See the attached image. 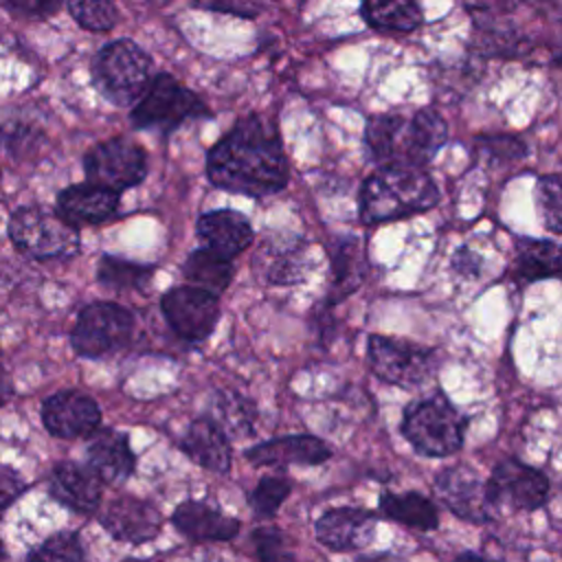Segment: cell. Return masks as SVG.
Here are the masks:
<instances>
[{
    "label": "cell",
    "instance_id": "obj_1",
    "mask_svg": "<svg viewBox=\"0 0 562 562\" xmlns=\"http://www.w3.org/2000/svg\"><path fill=\"white\" fill-rule=\"evenodd\" d=\"M209 180L226 191L263 198L288 184L290 169L277 127L250 114L211 147L206 158Z\"/></svg>",
    "mask_w": 562,
    "mask_h": 562
},
{
    "label": "cell",
    "instance_id": "obj_2",
    "mask_svg": "<svg viewBox=\"0 0 562 562\" xmlns=\"http://www.w3.org/2000/svg\"><path fill=\"white\" fill-rule=\"evenodd\" d=\"M448 140V125L432 108L415 110L411 116L384 112L369 119L364 143L380 169H424Z\"/></svg>",
    "mask_w": 562,
    "mask_h": 562
},
{
    "label": "cell",
    "instance_id": "obj_3",
    "mask_svg": "<svg viewBox=\"0 0 562 562\" xmlns=\"http://www.w3.org/2000/svg\"><path fill=\"white\" fill-rule=\"evenodd\" d=\"M439 202V189L426 169L384 167L371 173L358 195L362 224H380L424 213Z\"/></svg>",
    "mask_w": 562,
    "mask_h": 562
},
{
    "label": "cell",
    "instance_id": "obj_4",
    "mask_svg": "<svg viewBox=\"0 0 562 562\" xmlns=\"http://www.w3.org/2000/svg\"><path fill=\"white\" fill-rule=\"evenodd\" d=\"M468 419L441 393L419 397L404 408L402 435L417 454L439 459L461 450Z\"/></svg>",
    "mask_w": 562,
    "mask_h": 562
},
{
    "label": "cell",
    "instance_id": "obj_5",
    "mask_svg": "<svg viewBox=\"0 0 562 562\" xmlns=\"http://www.w3.org/2000/svg\"><path fill=\"white\" fill-rule=\"evenodd\" d=\"M92 81L116 105L138 103L151 83V57L132 40L110 42L92 59Z\"/></svg>",
    "mask_w": 562,
    "mask_h": 562
},
{
    "label": "cell",
    "instance_id": "obj_6",
    "mask_svg": "<svg viewBox=\"0 0 562 562\" xmlns=\"http://www.w3.org/2000/svg\"><path fill=\"white\" fill-rule=\"evenodd\" d=\"M9 237L33 259H70L79 252L77 228L40 206H20L9 220Z\"/></svg>",
    "mask_w": 562,
    "mask_h": 562
},
{
    "label": "cell",
    "instance_id": "obj_7",
    "mask_svg": "<svg viewBox=\"0 0 562 562\" xmlns=\"http://www.w3.org/2000/svg\"><path fill=\"white\" fill-rule=\"evenodd\" d=\"M202 114H209L204 101L176 77L160 72L151 79L149 88L134 105L130 119L138 130L171 132L187 119Z\"/></svg>",
    "mask_w": 562,
    "mask_h": 562
},
{
    "label": "cell",
    "instance_id": "obj_8",
    "mask_svg": "<svg viewBox=\"0 0 562 562\" xmlns=\"http://www.w3.org/2000/svg\"><path fill=\"white\" fill-rule=\"evenodd\" d=\"M367 360L382 382L402 389L422 386L437 373V353L432 349L382 334L369 336Z\"/></svg>",
    "mask_w": 562,
    "mask_h": 562
},
{
    "label": "cell",
    "instance_id": "obj_9",
    "mask_svg": "<svg viewBox=\"0 0 562 562\" xmlns=\"http://www.w3.org/2000/svg\"><path fill=\"white\" fill-rule=\"evenodd\" d=\"M134 329L132 314L116 303H90L79 312L72 327V349L83 358H103L116 353L130 342Z\"/></svg>",
    "mask_w": 562,
    "mask_h": 562
},
{
    "label": "cell",
    "instance_id": "obj_10",
    "mask_svg": "<svg viewBox=\"0 0 562 562\" xmlns=\"http://www.w3.org/2000/svg\"><path fill=\"white\" fill-rule=\"evenodd\" d=\"M83 171L88 182L119 193L145 178L147 154L130 138H110L88 149L83 156Z\"/></svg>",
    "mask_w": 562,
    "mask_h": 562
},
{
    "label": "cell",
    "instance_id": "obj_11",
    "mask_svg": "<svg viewBox=\"0 0 562 562\" xmlns=\"http://www.w3.org/2000/svg\"><path fill=\"white\" fill-rule=\"evenodd\" d=\"M485 485L494 509L509 507L518 512H536L549 498L547 474L514 457L498 461Z\"/></svg>",
    "mask_w": 562,
    "mask_h": 562
},
{
    "label": "cell",
    "instance_id": "obj_12",
    "mask_svg": "<svg viewBox=\"0 0 562 562\" xmlns=\"http://www.w3.org/2000/svg\"><path fill=\"white\" fill-rule=\"evenodd\" d=\"M432 487L439 503L465 522L485 525L496 516V509L487 498L485 481L468 465H448L439 470Z\"/></svg>",
    "mask_w": 562,
    "mask_h": 562
},
{
    "label": "cell",
    "instance_id": "obj_13",
    "mask_svg": "<svg viewBox=\"0 0 562 562\" xmlns=\"http://www.w3.org/2000/svg\"><path fill=\"white\" fill-rule=\"evenodd\" d=\"M169 327L184 340L200 342L209 338L220 321L217 296L193 288L180 285L169 290L160 301Z\"/></svg>",
    "mask_w": 562,
    "mask_h": 562
},
{
    "label": "cell",
    "instance_id": "obj_14",
    "mask_svg": "<svg viewBox=\"0 0 562 562\" xmlns=\"http://www.w3.org/2000/svg\"><path fill=\"white\" fill-rule=\"evenodd\" d=\"M44 428L59 439L92 437L101 424L99 404L79 391H59L42 406Z\"/></svg>",
    "mask_w": 562,
    "mask_h": 562
},
{
    "label": "cell",
    "instance_id": "obj_15",
    "mask_svg": "<svg viewBox=\"0 0 562 562\" xmlns=\"http://www.w3.org/2000/svg\"><path fill=\"white\" fill-rule=\"evenodd\" d=\"M378 516L364 507H331L314 525L316 540L331 551H360L375 533Z\"/></svg>",
    "mask_w": 562,
    "mask_h": 562
},
{
    "label": "cell",
    "instance_id": "obj_16",
    "mask_svg": "<svg viewBox=\"0 0 562 562\" xmlns=\"http://www.w3.org/2000/svg\"><path fill=\"white\" fill-rule=\"evenodd\" d=\"M99 522L112 538L140 544L156 538L162 525V516L147 501L136 496H119L99 514Z\"/></svg>",
    "mask_w": 562,
    "mask_h": 562
},
{
    "label": "cell",
    "instance_id": "obj_17",
    "mask_svg": "<svg viewBox=\"0 0 562 562\" xmlns=\"http://www.w3.org/2000/svg\"><path fill=\"white\" fill-rule=\"evenodd\" d=\"M50 496L77 514H94L101 505L103 481L88 468L61 461L48 476Z\"/></svg>",
    "mask_w": 562,
    "mask_h": 562
},
{
    "label": "cell",
    "instance_id": "obj_18",
    "mask_svg": "<svg viewBox=\"0 0 562 562\" xmlns=\"http://www.w3.org/2000/svg\"><path fill=\"white\" fill-rule=\"evenodd\" d=\"M331 457V448L314 435H285L246 450V459L252 465L285 468L292 463L318 465Z\"/></svg>",
    "mask_w": 562,
    "mask_h": 562
},
{
    "label": "cell",
    "instance_id": "obj_19",
    "mask_svg": "<svg viewBox=\"0 0 562 562\" xmlns=\"http://www.w3.org/2000/svg\"><path fill=\"white\" fill-rule=\"evenodd\" d=\"M119 209V193L92 182L70 184L57 195V215L70 226L101 224Z\"/></svg>",
    "mask_w": 562,
    "mask_h": 562
},
{
    "label": "cell",
    "instance_id": "obj_20",
    "mask_svg": "<svg viewBox=\"0 0 562 562\" xmlns=\"http://www.w3.org/2000/svg\"><path fill=\"white\" fill-rule=\"evenodd\" d=\"M88 468L108 485L123 483L134 472V452L123 432L114 428H99L86 448Z\"/></svg>",
    "mask_w": 562,
    "mask_h": 562
},
{
    "label": "cell",
    "instance_id": "obj_21",
    "mask_svg": "<svg viewBox=\"0 0 562 562\" xmlns=\"http://www.w3.org/2000/svg\"><path fill=\"white\" fill-rule=\"evenodd\" d=\"M198 237L206 244L204 248L226 259H233L250 246L255 231L241 213L231 209H217L200 215Z\"/></svg>",
    "mask_w": 562,
    "mask_h": 562
},
{
    "label": "cell",
    "instance_id": "obj_22",
    "mask_svg": "<svg viewBox=\"0 0 562 562\" xmlns=\"http://www.w3.org/2000/svg\"><path fill=\"white\" fill-rule=\"evenodd\" d=\"M171 522L180 533L191 540H231L239 533L241 522L233 516L222 514L220 509L200 503V501H184L176 507Z\"/></svg>",
    "mask_w": 562,
    "mask_h": 562
},
{
    "label": "cell",
    "instance_id": "obj_23",
    "mask_svg": "<svg viewBox=\"0 0 562 562\" xmlns=\"http://www.w3.org/2000/svg\"><path fill=\"white\" fill-rule=\"evenodd\" d=\"M180 448L187 452L191 461L211 470V472H228L231 468V443L228 437L220 430V426L211 417H198L189 424Z\"/></svg>",
    "mask_w": 562,
    "mask_h": 562
},
{
    "label": "cell",
    "instance_id": "obj_24",
    "mask_svg": "<svg viewBox=\"0 0 562 562\" xmlns=\"http://www.w3.org/2000/svg\"><path fill=\"white\" fill-rule=\"evenodd\" d=\"M516 274L525 283L562 279V244L551 239L520 237L516 241Z\"/></svg>",
    "mask_w": 562,
    "mask_h": 562
},
{
    "label": "cell",
    "instance_id": "obj_25",
    "mask_svg": "<svg viewBox=\"0 0 562 562\" xmlns=\"http://www.w3.org/2000/svg\"><path fill=\"white\" fill-rule=\"evenodd\" d=\"M378 509L384 518L417 531H435L439 527L437 505L419 492H404V494L382 492L378 501Z\"/></svg>",
    "mask_w": 562,
    "mask_h": 562
},
{
    "label": "cell",
    "instance_id": "obj_26",
    "mask_svg": "<svg viewBox=\"0 0 562 562\" xmlns=\"http://www.w3.org/2000/svg\"><path fill=\"white\" fill-rule=\"evenodd\" d=\"M334 283L329 292V303H336L351 294L367 274V257L362 241L358 237H342L331 248Z\"/></svg>",
    "mask_w": 562,
    "mask_h": 562
},
{
    "label": "cell",
    "instance_id": "obj_27",
    "mask_svg": "<svg viewBox=\"0 0 562 562\" xmlns=\"http://www.w3.org/2000/svg\"><path fill=\"white\" fill-rule=\"evenodd\" d=\"M233 272H235V268H233L231 259H226L209 248L193 250L182 266L184 279L193 288H200L213 296H217L220 292H224L228 288Z\"/></svg>",
    "mask_w": 562,
    "mask_h": 562
},
{
    "label": "cell",
    "instance_id": "obj_28",
    "mask_svg": "<svg viewBox=\"0 0 562 562\" xmlns=\"http://www.w3.org/2000/svg\"><path fill=\"white\" fill-rule=\"evenodd\" d=\"M211 419L226 437L244 439L255 432V406L235 391H220L211 404Z\"/></svg>",
    "mask_w": 562,
    "mask_h": 562
},
{
    "label": "cell",
    "instance_id": "obj_29",
    "mask_svg": "<svg viewBox=\"0 0 562 562\" xmlns=\"http://www.w3.org/2000/svg\"><path fill=\"white\" fill-rule=\"evenodd\" d=\"M360 15L364 22L378 31L411 33L422 26L424 11L417 2H364L360 4Z\"/></svg>",
    "mask_w": 562,
    "mask_h": 562
},
{
    "label": "cell",
    "instance_id": "obj_30",
    "mask_svg": "<svg viewBox=\"0 0 562 562\" xmlns=\"http://www.w3.org/2000/svg\"><path fill=\"white\" fill-rule=\"evenodd\" d=\"M151 274L154 266L127 261L112 255H105L97 268L99 283L112 290H140L149 283Z\"/></svg>",
    "mask_w": 562,
    "mask_h": 562
},
{
    "label": "cell",
    "instance_id": "obj_31",
    "mask_svg": "<svg viewBox=\"0 0 562 562\" xmlns=\"http://www.w3.org/2000/svg\"><path fill=\"white\" fill-rule=\"evenodd\" d=\"M266 279L270 283L288 285V283H301L307 272L305 252L301 246H288L281 250H270L268 261L263 263Z\"/></svg>",
    "mask_w": 562,
    "mask_h": 562
},
{
    "label": "cell",
    "instance_id": "obj_32",
    "mask_svg": "<svg viewBox=\"0 0 562 562\" xmlns=\"http://www.w3.org/2000/svg\"><path fill=\"white\" fill-rule=\"evenodd\" d=\"M533 193L544 226L553 233H562V173L540 176Z\"/></svg>",
    "mask_w": 562,
    "mask_h": 562
},
{
    "label": "cell",
    "instance_id": "obj_33",
    "mask_svg": "<svg viewBox=\"0 0 562 562\" xmlns=\"http://www.w3.org/2000/svg\"><path fill=\"white\" fill-rule=\"evenodd\" d=\"M29 562H86V555L77 533L59 531L37 544L29 553Z\"/></svg>",
    "mask_w": 562,
    "mask_h": 562
},
{
    "label": "cell",
    "instance_id": "obj_34",
    "mask_svg": "<svg viewBox=\"0 0 562 562\" xmlns=\"http://www.w3.org/2000/svg\"><path fill=\"white\" fill-rule=\"evenodd\" d=\"M292 483L285 476H263L255 490L250 492V507L257 516L270 518L279 512L283 501L288 498Z\"/></svg>",
    "mask_w": 562,
    "mask_h": 562
},
{
    "label": "cell",
    "instance_id": "obj_35",
    "mask_svg": "<svg viewBox=\"0 0 562 562\" xmlns=\"http://www.w3.org/2000/svg\"><path fill=\"white\" fill-rule=\"evenodd\" d=\"M68 11L75 18V22L88 31H110L116 24L119 11L112 2H83L75 0L68 2Z\"/></svg>",
    "mask_w": 562,
    "mask_h": 562
},
{
    "label": "cell",
    "instance_id": "obj_36",
    "mask_svg": "<svg viewBox=\"0 0 562 562\" xmlns=\"http://www.w3.org/2000/svg\"><path fill=\"white\" fill-rule=\"evenodd\" d=\"M252 544L259 562H296L294 551L277 527H259L252 531Z\"/></svg>",
    "mask_w": 562,
    "mask_h": 562
},
{
    "label": "cell",
    "instance_id": "obj_37",
    "mask_svg": "<svg viewBox=\"0 0 562 562\" xmlns=\"http://www.w3.org/2000/svg\"><path fill=\"white\" fill-rule=\"evenodd\" d=\"M476 149L481 158H490L494 162H507V160H518L527 154V145L507 134H492V136H479L476 138Z\"/></svg>",
    "mask_w": 562,
    "mask_h": 562
},
{
    "label": "cell",
    "instance_id": "obj_38",
    "mask_svg": "<svg viewBox=\"0 0 562 562\" xmlns=\"http://www.w3.org/2000/svg\"><path fill=\"white\" fill-rule=\"evenodd\" d=\"M2 7L18 18L44 20V18L53 15L61 4L57 0H7V2H2Z\"/></svg>",
    "mask_w": 562,
    "mask_h": 562
},
{
    "label": "cell",
    "instance_id": "obj_39",
    "mask_svg": "<svg viewBox=\"0 0 562 562\" xmlns=\"http://www.w3.org/2000/svg\"><path fill=\"white\" fill-rule=\"evenodd\" d=\"M26 490V481L9 465L0 463V516L2 512L13 505V501Z\"/></svg>",
    "mask_w": 562,
    "mask_h": 562
},
{
    "label": "cell",
    "instance_id": "obj_40",
    "mask_svg": "<svg viewBox=\"0 0 562 562\" xmlns=\"http://www.w3.org/2000/svg\"><path fill=\"white\" fill-rule=\"evenodd\" d=\"M193 7L198 9H206V11H217V13H233L237 18H255L263 4L257 2H248V0H215V2H193Z\"/></svg>",
    "mask_w": 562,
    "mask_h": 562
},
{
    "label": "cell",
    "instance_id": "obj_41",
    "mask_svg": "<svg viewBox=\"0 0 562 562\" xmlns=\"http://www.w3.org/2000/svg\"><path fill=\"white\" fill-rule=\"evenodd\" d=\"M481 268H483V259H481L479 252H474L468 246H461L459 250H454V255H452V270L459 277L476 279L481 274Z\"/></svg>",
    "mask_w": 562,
    "mask_h": 562
},
{
    "label": "cell",
    "instance_id": "obj_42",
    "mask_svg": "<svg viewBox=\"0 0 562 562\" xmlns=\"http://www.w3.org/2000/svg\"><path fill=\"white\" fill-rule=\"evenodd\" d=\"M13 395V386H11V378L9 373L0 367V406Z\"/></svg>",
    "mask_w": 562,
    "mask_h": 562
},
{
    "label": "cell",
    "instance_id": "obj_43",
    "mask_svg": "<svg viewBox=\"0 0 562 562\" xmlns=\"http://www.w3.org/2000/svg\"><path fill=\"white\" fill-rule=\"evenodd\" d=\"M356 562H404V560L393 553H373V555H360Z\"/></svg>",
    "mask_w": 562,
    "mask_h": 562
},
{
    "label": "cell",
    "instance_id": "obj_44",
    "mask_svg": "<svg viewBox=\"0 0 562 562\" xmlns=\"http://www.w3.org/2000/svg\"><path fill=\"white\" fill-rule=\"evenodd\" d=\"M452 562H498V560L483 558V555H479V553H474V551H463V553H459Z\"/></svg>",
    "mask_w": 562,
    "mask_h": 562
},
{
    "label": "cell",
    "instance_id": "obj_45",
    "mask_svg": "<svg viewBox=\"0 0 562 562\" xmlns=\"http://www.w3.org/2000/svg\"><path fill=\"white\" fill-rule=\"evenodd\" d=\"M2 558H4V547H2V542H0V562H2Z\"/></svg>",
    "mask_w": 562,
    "mask_h": 562
}]
</instances>
